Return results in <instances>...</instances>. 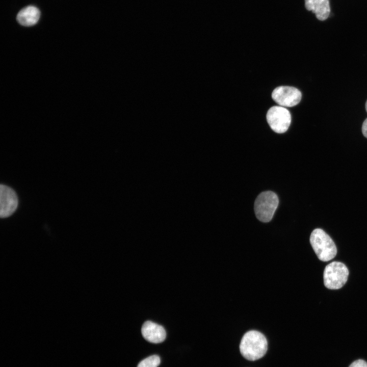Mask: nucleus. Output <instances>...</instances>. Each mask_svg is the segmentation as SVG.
Wrapping results in <instances>:
<instances>
[{
	"instance_id": "obj_1",
	"label": "nucleus",
	"mask_w": 367,
	"mask_h": 367,
	"mask_svg": "<svg viewBox=\"0 0 367 367\" xmlns=\"http://www.w3.org/2000/svg\"><path fill=\"white\" fill-rule=\"evenodd\" d=\"M268 342L261 332L256 330L247 332L243 336L240 350L244 357L254 361L263 357L267 352Z\"/></svg>"
},
{
	"instance_id": "obj_2",
	"label": "nucleus",
	"mask_w": 367,
	"mask_h": 367,
	"mask_svg": "<svg viewBox=\"0 0 367 367\" xmlns=\"http://www.w3.org/2000/svg\"><path fill=\"white\" fill-rule=\"evenodd\" d=\"M310 243L320 260L329 261L336 255L337 249L334 242L322 229L316 228L312 231Z\"/></svg>"
},
{
	"instance_id": "obj_3",
	"label": "nucleus",
	"mask_w": 367,
	"mask_h": 367,
	"mask_svg": "<svg viewBox=\"0 0 367 367\" xmlns=\"http://www.w3.org/2000/svg\"><path fill=\"white\" fill-rule=\"evenodd\" d=\"M278 203V196L273 192L268 191L259 194L254 202V212L256 218L263 222L270 221Z\"/></svg>"
},
{
	"instance_id": "obj_4",
	"label": "nucleus",
	"mask_w": 367,
	"mask_h": 367,
	"mask_svg": "<svg viewBox=\"0 0 367 367\" xmlns=\"http://www.w3.org/2000/svg\"><path fill=\"white\" fill-rule=\"evenodd\" d=\"M349 271L345 264L339 261H333L327 265L323 274L324 284L330 290L342 288L346 283Z\"/></svg>"
},
{
	"instance_id": "obj_5",
	"label": "nucleus",
	"mask_w": 367,
	"mask_h": 367,
	"mask_svg": "<svg viewBox=\"0 0 367 367\" xmlns=\"http://www.w3.org/2000/svg\"><path fill=\"white\" fill-rule=\"evenodd\" d=\"M266 118L271 129L278 134L285 132L291 122V116L289 110L280 106H273L269 109Z\"/></svg>"
},
{
	"instance_id": "obj_6",
	"label": "nucleus",
	"mask_w": 367,
	"mask_h": 367,
	"mask_svg": "<svg viewBox=\"0 0 367 367\" xmlns=\"http://www.w3.org/2000/svg\"><path fill=\"white\" fill-rule=\"evenodd\" d=\"M301 92L297 88L290 86H279L272 93L273 99L280 106L292 107L298 104L301 99Z\"/></svg>"
},
{
	"instance_id": "obj_7",
	"label": "nucleus",
	"mask_w": 367,
	"mask_h": 367,
	"mask_svg": "<svg viewBox=\"0 0 367 367\" xmlns=\"http://www.w3.org/2000/svg\"><path fill=\"white\" fill-rule=\"evenodd\" d=\"M18 198L15 192L4 185L0 186V216L5 218L10 216L17 209Z\"/></svg>"
},
{
	"instance_id": "obj_8",
	"label": "nucleus",
	"mask_w": 367,
	"mask_h": 367,
	"mask_svg": "<svg viewBox=\"0 0 367 367\" xmlns=\"http://www.w3.org/2000/svg\"><path fill=\"white\" fill-rule=\"evenodd\" d=\"M141 332L144 338L152 343H162L166 336L165 330L162 326L149 321L143 324Z\"/></svg>"
},
{
	"instance_id": "obj_9",
	"label": "nucleus",
	"mask_w": 367,
	"mask_h": 367,
	"mask_svg": "<svg viewBox=\"0 0 367 367\" xmlns=\"http://www.w3.org/2000/svg\"><path fill=\"white\" fill-rule=\"evenodd\" d=\"M305 6L320 20H325L330 14L329 0H305Z\"/></svg>"
},
{
	"instance_id": "obj_10",
	"label": "nucleus",
	"mask_w": 367,
	"mask_h": 367,
	"mask_svg": "<svg viewBox=\"0 0 367 367\" xmlns=\"http://www.w3.org/2000/svg\"><path fill=\"white\" fill-rule=\"evenodd\" d=\"M40 16L39 9L33 6L22 9L17 14V20L22 25L30 27L35 24Z\"/></svg>"
},
{
	"instance_id": "obj_11",
	"label": "nucleus",
	"mask_w": 367,
	"mask_h": 367,
	"mask_svg": "<svg viewBox=\"0 0 367 367\" xmlns=\"http://www.w3.org/2000/svg\"><path fill=\"white\" fill-rule=\"evenodd\" d=\"M160 362L159 356L153 355L142 360L137 367H157L160 365Z\"/></svg>"
},
{
	"instance_id": "obj_12",
	"label": "nucleus",
	"mask_w": 367,
	"mask_h": 367,
	"mask_svg": "<svg viewBox=\"0 0 367 367\" xmlns=\"http://www.w3.org/2000/svg\"><path fill=\"white\" fill-rule=\"evenodd\" d=\"M348 367H367V361L362 359H358L353 361Z\"/></svg>"
},
{
	"instance_id": "obj_13",
	"label": "nucleus",
	"mask_w": 367,
	"mask_h": 367,
	"mask_svg": "<svg viewBox=\"0 0 367 367\" xmlns=\"http://www.w3.org/2000/svg\"><path fill=\"white\" fill-rule=\"evenodd\" d=\"M362 133L363 136L367 138V118L363 122L362 126Z\"/></svg>"
},
{
	"instance_id": "obj_14",
	"label": "nucleus",
	"mask_w": 367,
	"mask_h": 367,
	"mask_svg": "<svg viewBox=\"0 0 367 367\" xmlns=\"http://www.w3.org/2000/svg\"><path fill=\"white\" fill-rule=\"evenodd\" d=\"M365 109H366V112H367V100H366V103H365Z\"/></svg>"
}]
</instances>
